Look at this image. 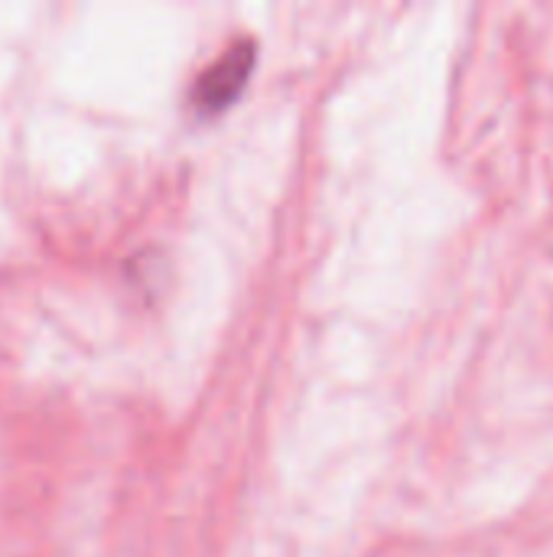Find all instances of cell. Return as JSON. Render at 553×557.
<instances>
[{
	"label": "cell",
	"instance_id": "6da1fadb",
	"mask_svg": "<svg viewBox=\"0 0 553 557\" xmlns=\"http://www.w3.org/2000/svg\"><path fill=\"white\" fill-rule=\"evenodd\" d=\"M254 65V46L248 39L241 42H231L196 82L192 88V104H199L202 111H215V108H225L238 88L244 85L248 72Z\"/></svg>",
	"mask_w": 553,
	"mask_h": 557
}]
</instances>
